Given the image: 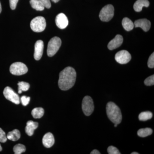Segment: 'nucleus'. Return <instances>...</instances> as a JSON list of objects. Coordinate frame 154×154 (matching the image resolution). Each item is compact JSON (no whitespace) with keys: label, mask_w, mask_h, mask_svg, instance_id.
Listing matches in <instances>:
<instances>
[{"label":"nucleus","mask_w":154,"mask_h":154,"mask_svg":"<svg viewBox=\"0 0 154 154\" xmlns=\"http://www.w3.org/2000/svg\"><path fill=\"white\" fill-rule=\"evenodd\" d=\"M76 72L71 67H67L60 73L58 86L61 90L67 91L71 89L75 82Z\"/></svg>","instance_id":"f257e3e1"},{"label":"nucleus","mask_w":154,"mask_h":154,"mask_svg":"<svg viewBox=\"0 0 154 154\" xmlns=\"http://www.w3.org/2000/svg\"><path fill=\"white\" fill-rule=\"evenodd\" d=\"M106 112L108 118L114 124H119L122 120L121 110L115 103L109 102L106 106Z\"/></svg>","instance_id":"f03ea898"},{"label":"nucleus","mask_w":154,"mask_h":154,"mask_svg":"<svg viewBox=\"0 0 154 154\" xmlns=\"http://www.w3.org/2000/svg\"><path fill=\"white\" fill-rule=\"evenodd\" d=\"M61 45V40L60 38L57 36L51 38L48 45L47 53L48 56L51 57L55 55L59 49Z\"/></svg>","instance_id":"7ed1b4c3"},{"label":"nucleus","mask_w":154,"mask_h":154,"mask_svg":"<svg viewBox=\"0 0 154 154\" xmlns=\"http://www.w3.org/2000/svg\"><path fill=\"white\" fill-rule=\"evenodd\" d=\"M30 26L34 32H41L44 31L46 28V21L43 17H35L31 21Z\"/></svg>","instance_id":"20e7f679"},{"label":"nucleus","mask_w":154,"mask_h":154,"mask_svg":"<svg viewBox=\"0 0 154 154\" xmlns=\"http://www.w3.org/2000/svg\"><path fill=\"white\" fill-rule=\"evenodd\" d=\"M114 14V7L112 5H108L101 10L99 17L100 20L103 22H109L113 18Z\"/></svg>","instance_id":"39448f33"},{"label":"nucleus","mask_w":154,"mask_h":154,"mask_svg":"<svg viewBox=\"0 0 154 154\" xmlns=\"http://www.w3.org/2000/svg\"><path fill=\"white\" fill-rule=\"evenodd\" d=\"M82 108L85 115L89 116L93 113L94 110V101L89 96H86L83 99Z\"/></svg>","instance_id":"423d86ee"},{"label":"nucleus","mask_w":154,"mask_h":154,"mask_svg":"<svg viewBox=\"0 0 154 154\" xmlns=\"http://www.w3.org/2000/svg\"><path fill=\"white\" fill-rule=\"evenodd\" d=\"M10 71L12 74L21 75L26 74L28 71V69L25 64L21 62H16L11 65Z\"/></svg>","instance_id":"0eeeda50"},{"label":"nucleus","mask_w":154,"mask_h":154,"mask_svg":"<svg viewBox=\"0 0 154 154\" xmlns=\"http://www.w3.org/2000/svg\"><path fill=\"white\" fill-rule=\"evenodd\" d=\"M3 94L6 99L13 102L14 104L19 105L20 103L19 96L10 87H7L5 88Z\"/></svg>","instance_id":"6e6552de"},{"label":"nucleus","mask_w":154,"mask_h":154,"mask_svg":"<svg viewBox=\"0 0 154 154\" xmlns=\"http://www.w3.org/2000/svg\"><path fill=\"white\" fill-rule=\"evenodd\" d=\"M130 54L126 50H122L116 54L115 59L118 63L121 64L127 63L131 60Z\"/></svg>","instance_id":"1a4fd4ad"},{"label":"nucleus","mask_w":154,"mask_h":154,"mask_svg":"<svg viewBox=\"0 0 154 154\" xmlns=\"http://www.w3.org/2000/svg\"><path fill=\"white\" fill-rule=\"evenodd\" d=\"M55 22L58 28L61 29L66 28L69 24L67 17L63 13L57 15L56 17Z\"/></svg>","instance_id":"9d476101"},{"label":"nucleus","mask_w":154,"mask_h":154,"mask_svg":"<svg viewBox=\"0 0 154 154\" xmlns=\"http://www.w3.org/2000/svg\"><path fill=\"white\" fill-rule=\"evenodd\" d=\"M44 49V43L42 40H39L36 42L35 44V51L34 57L36 60H38L41 58L43 54Z\"/></svg>","instance_id":"9b49d317"},{"label":"nucleus","mask_w":154,"mask_h":154,"mask_svg":"<svg viewBox=\"0 0 154 154\" xmlns=\"http://www.w3.org/2000/svg\"><path fill=\"white\" fill-rule=\"evenodd\" d=\"M123 38L120 35H117L115 38L111 40L107 45V48L110 50H113L121 46L123 42Z\"/></svg>","instance_id":"f8f14e48"},{"label":"nucleus","mask_w":154,"mask_h":154,"mask_svg":"<svg viewBox=\"0 0 154 154\" xmlns=\"http://www.w3.org/2000/svg\"><path fill=\"white\" fill-rule=\"evenodd\" d=\"M134 27L141 28L145 32H147L150 28L151 22L146 19H138L135 21Z\"/></svg>","instance_id":"ddd939ff"},{"label":"nucleus","mask_w":154,"mask_h":154,"mask_svg":"<svg viewBox=\"0 0 154 154\" xmlns=\"http://www.w3.org/2000/svg\"><path fill=\"white\" fill-rule=\"evenodd\" d=\"M54 143V138L51 133H47L44 135L42 139V143L46 148H50Z\"/></svg>","instance_id":"4468645a"},{"label":"nucleus","mask_w":154,"mask_h":154,"mask_svg":"<svg viewBox=\"0 0 154 154\" xmlns=\"http://www.w3.org/2000/svg\"><path fill=\"white\" fill-rule=\"evenodd\" d=\"M38 123L37 122H34L33 121H28L27 123L25 130L26 134L28 136L33 135L34 130L38 128Z\"/></svg>","instance_id":"2eb2a0df"},{"label":"nucleus","mask_w":154,"mask_h":154,"mask_svg":"<svg viewBox=\"0 0 154 154\" xmlns=\"http://www.w3.org/2000/svg\"><path fill=\"white\" fill-rule=\"evenodd\" d=\"M149 6V2L148 0H137L134 5V9L136 12H140L143 7L147 8Z\"/></svg>","instance_id":"dca6fc26"},{"label":"nucleus","mask_w":154,"mask_h":154,"mask_svg":"<svg viewBox=\"0 0 154 154\" xmlns=\"http://www.w3.org/2000/svg\"><path fill=\"white\" fill-rule=\"evenodd\" d=\"M20 136H21V134L19 131L18 129H15L13 131L9 132L7 135V137L9 140L16 141L19 140Z\"/></svg>","instance_id":"f3484780"},{"label":"nucleus","mask_w":154,"mask_h":154,"mask_svg":"<svg viewBox=\"0 0 154 154\" xmlns=\"http://www.w3.org/2000/svg\"><path fill=\"white\" fill-rule=\"evenodd\" d=\"M122 25L125 30L129 31L133 30L134 28V24L131 19L128 18H124L122 21Z\"/></svg>","instance_id":"a211bd4d"},{"label":"nucleus","mask_w":154,"mask_h":154,"mask_svg":"<svg viewBox=\"0 0 154 154\" xmlns=\"http://www.w3.org/2000/svg\"><path fill=\"white\" fill-rule=\"evenodd\" d=\"M30 3L32 8L37 11H43L45 8L39 0H30Z\"/></svg>","instance_id":"6ab92c4d"},{"label":"nucleus","mask_w":154,"mask_h":154,"mask_svg":"<svg viewBox=\"0 0 154 154\" xmlns=\"http://www.w3.org/2000/svg\"><path fill=\"white\" fill-rule=\"evenodd\" d=\"M44 114V110L42 107H36L31 111V114L33 118L35 119L41 118Z\"/></svg>","instance_id":"aec40b11"},{"label":"nucleus","mask_w":154,"mask_h":154,"mask_svg":"<svg viewBox=\"0 0 154 154\" xmlns=\"http://www.w3.org/2000/svg\"><path fill=\"white\" fill-rule=\"evenodd\" d=\"M152 133V130L150 128H141L137 131V134L141 137H145L150 135Z\"/></svg>","instance_id":"412c9836"},{"label":"nucleus","mask_w":154,"mask_h":154,"mask_svg":"<svg viewBox=\"0 0 154 154\" xmlns=\"http://www.w3.org/2000/svg\"><path fill=\"white\" fill-rule=\"evenodd\" d=\"M152 113L150 111H145L139 115V119L141 121H146L151 119L152 117Z\"/></svg>","instance_id":"4be33fe9"},{"label":"nucleus","mask_w":154,"mask_h":154,"mask_svg":"<svg viewBox=\"0 0 154 154\" xmlns=\"http://www.w3.org/2000/svg\"><path fill=\"white\" fill-rule=\"evenodd\" d=\"M19 86V94H22V91H27L30 88V85L28 83L25 82H19L18 84Z\"/></svg>","instance_id":"5701e85b"},{"label":"nucleus","mask_w":154,"mask_h":154,"mask_svg":"<svg viewBox=\"0 0 154 154\" xmlns=\"http://www.w3.org/2000/svg\"><path fill=\"white\" fill-rule=\"evenodd\" d=\"M26 151L25 146L21 144H18L14 146V151L15 154H21Z\"/></svg>","instance_id":"b1692460"},{"label":"nucleus","mask_w":154,"mask_h":154,"mask_svg":"<svg viewBox=\"0 0 154 154\" xmlns=\"http://www.w3.org/2000/svg\"><path fill=\"white\" fill-rule=\"evenodd\" d=\"M144 84L146 86H150L154 85V75L150 76L148 77L144 81Z\"/></svg>","instance_id":"393cba45"},{"label":"nucleus","mask_w":154,"mask_h":154,"mask_svg":"<svg viewBox=\"0 0 154 154\" xmlns=\"http://www.w3.org/2000/svg\"><path fill=\"white\" fill-rule=\"evenodd\" d=\"M107 152L109 154H120L121 153L119 151L118 149L113 146H110L107 148Z\"/></svg>","instance_id":"a878e982"},{"label":"nucleus","mask_w":154,"mask_h":154,"mask_svg":"<svg viewBox=\"0 0 154 154\" xmlns=\"http://www.w3.org/2000/svg\"><path fill=\"white\" fill-rule=\"evenodd\" d=\"M148 66L150 68H154V53L152 54L149 57L148 61Z\"/></svg>","instance_id":"bb28decb"},{"label":"nucleus","mask_w":154,"mask_h":154,"mask_svg":"<svg viewBox=\"0 0 154 154\" xmlns=\"http://www.w3.org/2000/svg\"><path fill=\"white\" fill-rule=\"evenodd\" d=\"M7 139L8 138L6 136L5 133L2 128H0V142L5 143Z\"/></svg>","instance_id":"cd10ccee"},{"label":"nucleus","mask_w":154,"mask_h":154,"mask_svg":"<svg viewBox=\"0 0 154 154\" xmlns=\"http://www.w3.org/2000/svg\"><path fill=\"white\" fill-rule=\"evenodd\" d=\"M21 101L22 105L25 106H27L30 102V97L25 96H22L21 98Z\"/></svg>","instance_id":"c85d7f7f"},{"label":"nucleus","mask_w":154,"mask_h":154,"mask_svg":"<svg viewBox=\"0 0 154 154\" xmlns=\"http://www.w3.org/2000/svg\"><path fill=\"white\" fill-rule=\"evenodd\" d=\"M42 4L44 6L45 8L49 9L51 7V3L50 0H39Z\"/></svg>","instance_id":"c756f323"},{"label":"nucleus","mask_w":154,"mask_h":154,"mask_svg":"<svg viewBox=\"0 0 154 154\" xmlns=\"http://www.w3.org/2000/svg\"><path fill=\"white\" fill-rule=\"evenodd\" d=\"M9 1L11 9L13 10L16 9L19 0H9Z\"/></svg>","instance_id":"7c9ffc66"},{"label":"nucleus","mask_w":154,"mask_h":154,"mask_svg":"<svg viewBox=\"0 0 154 154\" xmlns=\"http://www.w3.org/2000/svg\"><path fill=\"white\" fill-rule=\"evenodd\" d=\"M101 153L96 149H94L91 152V154H100Z\"/></svg>","instance_id":"2f4dec72"},{"label":"nucleus","mask_w":154,"mask_h":154,"mask_svg":"<svg viewBox=\"0 0 154 154\" xmlns=\"http://www.w3.org/2000/svg\"><path fill=\"white\" fill-rule=\"evenodd\" d=\"M60 0H51V1H52L54 3H57L58 2H59Z\"/></svg>","instance_id":"473e14b6"},{"label":"nucleus","mask_w":154,"mask_h":154,"mask_svg":"<svg viewBox=\"0 0 154 154\" xmlns=\"http://www.w3.org/2000/svg\"><path fill=\"white\" fill-rule=\"evenodd\" d=\"M2 5H1V3H0V14H1V12H2Z\"/></svg>","instance_id":"72a5a7b5"},{"label":"nucleus","mask_w":154,"mask_h":154,"mask_svg":"<svg viewBox=\"0 0 154 154\" xmlns=\"http://www.w3.org/2000/svg\"><path fill=\"white\" fill-rule=\"evenodd\" d=\"M139 153L137 152H133L131 153V154H139Z\"/></svg>","instance_id":"f704fd0d"},{"label":"nucleus","mask_w":154,"mask_h":154,"mask_svg":"<svg viewBox=\"0 0 154 154\" xmlns=\"http://www.w3.org/2000/svg\"><path fill=\"white\" fill-rule=\"evenodd\" d=\"M2 148L1 144H0V152L2 151Z\"/></svg>","instance_id":"c9c22d12"},{"label":"nucleus","mask_w":154,"mask_h":154,"mask_svg":"<svg viewBox=\"0 0 154 154\" xmlns=\"http://www.w3.org/2000/svg\"><path fill=\"white\" fill-rule=\"evenodd\" d=\"M117 125H118V124H114V127H116L117 126Z\"/></svg>","instance_id":"e433bc0d"}]
</instances>
